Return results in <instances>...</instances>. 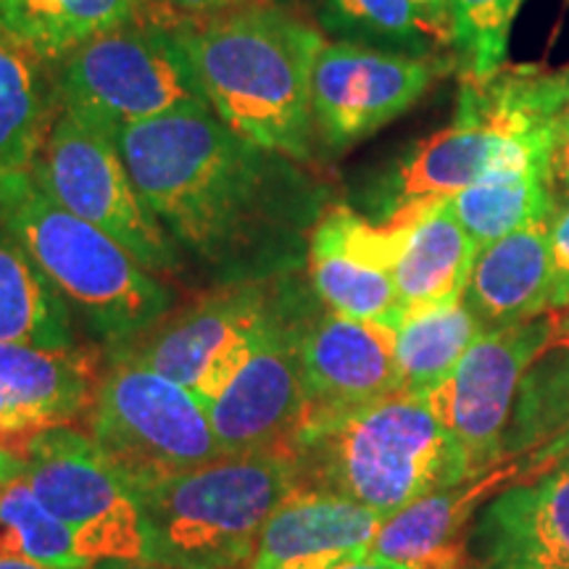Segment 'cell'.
Returning a JSON list of instances; mask_svg holds the SVG:
<instances>
[{
	"label": "cell",
	"instance_id": "38",
	"mask_svg": "<svg viewBox=\"0 0 569 569\" xmlns=\"http://www.w3.org/2000/svg\"><path fill=\"white\" fill-rule=\"evenodd\" d=\"M336 569H411L407 565H396V561H386V559H377V557H361L353 561H346Z\"/></svg>",
	"mask_w": 569,
	"mask_h": 569
},
{
	"label": "cell",
	"instance_id": "18",
	"mask_svg": "<svg viewBox=\"0 0 569 569\" xmlns=\"http://www.w3.org/2000/svg\"><path fill=\"white\" fill-rule=\"evenodd\" d=\"M382 522L343 496L296 488L267 519L248 569H336L369 557Z\"/></svg>",
	"mask_w": 569,
	"mask_h": 569
},
{
	"label": "cell",
	"instance_id": "32",
	"mask_svg": "<svg viewBox=\"0 0 569 569\" xmlns=\"http://www.w3.org/2000/svg\"><path fill=\"white\" fill-rule=\"evenodd\" d=\"M569 303V209L551 227V306Z\"/></svg>",
	"mask_w": 569,
	"mask_h": 569
},
{
	"label": "cell",
	"instance_id": "4",
	"mask_svg": "<svg viewBox=\"0 0 569 569\" xmlns=\"http://www.w3.org/2000/svg\"><path fill=\"white\" fill-rule=\"evenodd\" d=\"M0 224L32 256L92 338L124 343L169 315L174 290L122 243L63 209L30 172L0 174Z\"/></svg>",
	"mask_w": 569,
	"mask_h": 569
},
{
	"label": "cell",
	"instance_id": "12",
	"mask_svg": "<svg viewBox=\"0 0 569 569\" xmlns=\"http://www.w3.org/2000/svg\"><path fill=\"white\" fill-rule=\"evenodd\" d=\"M551 315L488 330L427 396L432 415L459 448L469 475L488 472L503 461V438L515 411L522 377L549 346Z\"/></svg>",
	"mask_w": 569,
	"mask_h": 569
},
{
	"label": "cell",
	"instance_id": "19",
	"mask_svg": "<svg viewBox=\"0 0 569 569\" xmlns=\"http://www.w3.org/2000/svg\"><path fill=\"white\" fill-rule=\"evenodd\" d=\"M501 138L478 113L459 103L457 119L446 130L419 140L382 180L377 190L382 219H422L436 206L451 201L490 167Z\"/></svg>",
	"mask_w": 569,
	"mask_h": 569
},
{
	"label": "cell",
	"instance_id": "6",
	"mask_svg": "<svg viewBox=\"0 0 569 569\" xmlns=\"http://www.w3.org/2000/svg\"><path fill=\"white\" fill-rule=\"evenodd\" d=\"M82 419L84 432L124 486L169 478L227 457L209 409L193 390L122 359H109Z\"/></svg>",
	"mask_w": 569,
	"mask_h": 569
},
{
	"label": "cell",
	"instance_id": "9",
	"mask_svg": "<svg viewBox=\"0 0 569 569\" xmlns=\"http://www.w3.org/2000/svg\"><path fill=\"white\" fill-rule=\"evenodd\" d=\"M13 448L21 478L71 530L82 557L146 561L138 503L88 432L51 425Z\"/></svg>",
	"mask_w": 569,
	"mask_h": 569
},
{
	"label": "cell",
	"instance_id": "27",
	"mask_svg": "<svg viewBox=\"0 0 569 569\" xmlns=\"http://www.w3.org/2000/svg\"><path fill=\"white\" fill-rule=\"evenodd\" d=\"M482 332L486 327L465 298L403 317L396 327V361L403 393L430 396Z\"/></svg>",
	"mask_w": 569,
	"mask_h": 569
},
{
	"label": "cell",
	"instance_id": "24",
	"mask_svg": "<svg viewBox=\"0 0 569 569\" xmlns=\"http://www.w3.org/2000/svg\"><path fill=\"white\" fill-rule=\"evenodd\" d=\"M0 340L74 348V315L32 256L0 224Z\"/></svg>",
	"mask_w": 569,
	"mask_h": 569
},
{
	"label": "cell",
	"instance_id": "23",
	"mask_svg": "<svg viewBox=\"0 0 569 569\" xmlns=\"http://www.w3.org/2000/svg\"><path fill=\"white\" fill-rule=\"evenodd\" d=\"M98 356L88 348H38L0 340V396L53 425L82 419L98 386Z\"/></svg>",
	"mask_w": 569,
	"mask_h": 569
},
{
	"label": "cell",
	"instance_id": "8",
	"mask_svg": "<svg viewBox=\"0 0 569 569\" xmlns=\"http://www.w3.org/2000/svg\"><path fill=\"white\" fill-rule=\"evenodd\" d=\"M30 174L42 193L111 234L153 274L182 269V253L134 188L117 127L61 106Z\"/></svg>",
	"mask_w": 569,
	"mask_h": 569
},
{
	"label": "cell",
	"instance_id": "1",
	"mask_svg": "<svg viewBox=\"0 0 569 569\" xmlns=\"http://www.w3.org/2000/svg\"><path fill=\"white\" fill-rule=\"evenodd\" d=\"M134 188L177 251L222 284L288 274L322 217L306 163L267 151L211 109L117 130Z\"/></svg>",
	"mask_w": 569,
	"mask_h": 569
},
{
	"label": "cell",
	"instance_id": "2",
	"mask_svg": "<svg viewBox=\"0 0 569 569\" xmlns=\"http://www.w3.org/2000/svg\"><path fill=\"white\" fill-rule=\"evenodd\" d=\"M177 32L227 127L267 151L311 161V71L325 42L309 24L269 6H238Z\"/></svg>",
	"mask_w": 569,
	"mask_h": 569
},
{
	"label": "cell",
	"instance_id": "37",
	"mask_svg": "<svg viewBox=\"0 0 569 569\" xmlns=\"http://www.w3.org/2000/svg\"><path fill=\"white\" fill-rule=\"evenodd\" d=\"M13 475H19V457H17V448L0 443V482L11 480Z\"/></svg>",
	"mask_w": 569,
	"mask_h": 569
},
{
	"label": "cell",
	"instance_id": "11",
	"mask_svg": "<svg viewBox=\"0 0 569 569\" xmlns=\"http://www.w3.org/2000/svg\"><path fill=\"white\" fill-rule=\"evenodd\" d=\"M298 296L277 282L274 303L246 365L209 409L224 453H290L303 425L306 388L298 356Z\"/></svg>",
	"mask_w": 569,
	"mask_h": 569
},
{
	"label": "cell",
	"instance_id": "34",
	"mask_svg": "<svg viewBox=\"0 0 569 569\" xmlns=\"http://www.w3.org/2000/svg\"><path fill=\"white\" fill-rule=\"evenodd\" d=\"M163 3L177 13H188V17H213V13L238 9L243 6V0H163Z\"/></svg>",
	"mask_w": 569,
	"mask_h": 569
},
{
	"label": "cell",
	"instance_id": "39",
	"mask_svg": "<svg viewBox=\"0 0 569 569\" xmlns=\"http://www.w3.org/2000/svg\"><path fill=\"white\" fill-rule=\"evenodd\" d=\"M0 569H53L40 565V561H30V559H21V557H0Z\"/></svg>",
	"mask_w": 569,
	"mask_h": 569
},
{
	"label": "cell",
	"instance_id": "25",
	"mask_svg": "<svg viewBox=\"0 0 569 569\" xmlns=\"http://www.w3.org/2000/svg\"><path fill=\"white\" fill-rule=\"evenodd\" d=\"M551 169L490 163L478 180L451 198V211L478 251L519 227L553 219Z\"/></svg>",
	"mask_w": 569,
	"mask_h": 569
},
{
	"label": "cell",
	"instance_id": "22",
	"mask_svg": "<svg viewBox=\"0 0 569 569\" xmlns=\"http://www.w3.org/2000/svg\"><path fill=\"white\" fill-rule=\"evenodd\" d=\"M478 253L451 203L427 211L411 230L393 269L403 317L461 301Z\"/></svg>",
	"mask_w": 569,
	"mask_h": 569
},
{
	"label": "cell",
	"instance_id": "31",
	"mask_svg": "<svg viewBox=\"0 0 569 569\" xmlns=\"http://www.w3.org/2000/svg\"><path fill=\"white\" fill-rule=\"evenodd\" d=\"M519 3L522 0H451L453 48L467 80H488L501 71Z\"/></svg>",
	"mask_w": 569,
	"mask_h": 569
},
{
	"label": "cell",
	"instance_id": "10",
	"mask_svg": "<svg viewBox=\"0 0 569 569\" xmlns=\"http://www.w3.org/2000/svg\"><path fill=\"white\" fill-rule=\"evenodd\" d=\"M274 290L277 284L267 280L222 284L113 346L111 359L153 369L209 403L246 365L272 311Z\"/></svg>",
	"mask_w": 569,
	"mask_h": 569
},
{
	"label": "cell",
	"instance_id": "21",
	"mask_svg": "<svg viewBox=\"0 0 569 569\" xmlns=\"http://www.w3.org/2000/svg\"><path fill=\"white\" fill-rule=\"evenodd\" d=\"M59 111L56 63L0 17V174L30 172Z\"/></svg>",
	"mask_w": 569,
	"mask_h": 569
},
{
	"label": "cell",
	"instance_id": "33",
	"mask_svg": "<svg viewBox=\"0 0 569 569\" xmlns=\"http://www.w3.org/2000/svg\"><path fill=\"white\" fill-rule=\"evenodd\" d=\"M51 419H46L38 411L21 407V403L11 401V398L0 396V443L17 446L19 440L30 438L32 432L46 430L51 427Z\"/></svg>",
	"mask_w": 569,
	"mask_h": 569
},
{
	"label": "cell",
	"instance_id": "20",
	"mask_svg": "<svg viewBox=\"0 0 569 569\" xmlns=\"http://www.w3.org/2000/svg\"><path fill=\"white\" fill-rule=\"evenodd\" d=\"M540 219L482 248L465 301L488 330L528 322L551 306V227Z\"/></svg>",
	"mask_w": 569,
	"mask_h": 569
},
{
	"label": "cell",
	"instance_id": "7",
	"mask_svg": "<svg viewBox=\"0 0 569 569\" xmlns=\"http://www.w3.org/2000/svg\"><path fill=\"white\" fill-rule=\"evenodd\" d=\"M63 109L111 127L211 109L177 27L146 13L96 34L56 63Z\"/></svg>",
	"mask_w": 569,
	"mask_h": 569
},
{
	"label": "cell",
	"instance_id": "3",
	"mask_svg": "<svg viewBox=\"0 0 569 569\" xmlns=\"http://www.w3.org/2000/svg\"><path fill=\"white\" fill-rule=\"evenodd\" d=\"M290 459L298 488L343 496L386 519L430 490L472 478L427 398L403 390L303 425Z\"/></svg>",
	"mask_w": 569,
	"mask_h": 569
},
{
	"label": "cell",
	"instance_id": "29",
	"mask_svg": "<svg viewBox=\"0 0 569 569\" xmlns=\"http://www.w3.org/2000/svg\"><path fill=\"white\" fill-rule=\"evenodd\" d=\"M503 453H530L569 436V343L549 340L519 386Z\"/></svg>",
	"mask_w": 569,
	"mask_h": 569
},
{
	"label": "cell",
	"instance_id": "5",
	"mask_svg": "<svg viewBox=\"0 0 569 569\" xmlns=\"http://www.w3.org/2000/svg\"><path fill=\"white\" fill-rule=\"evenodd\" d=\"M146 561L169 569H238L251 561L274 509L298 488L290 453H227L134 482Z\"/></svg>",
	"mask_w": 569,
	"mask_h": 569
},
{
	"label": "cell",
	"instance_id": "15",
	"mask_svg": "<svg viewBox=\"0 0 569 569\" xmlns=\"http://www.w3.org/2000/svg\"><path fill=\"white\" fill-rule=\"evenodd\" d=\"M298 356L306 388L303 425L343 417L401 390L396 330L298 306ZM301 425V427H303Z\"/></svg>",
	"mask_w": 569,
	"mask_h": 569
},
{
	"label": "cell",
	"instance_id": "14",
	"mask_svg": "<svg viewBox=\"0 0 569 569\" xmlns=\"http://www.w3.org/2000/svg\"><path fill=\"white\" fill-rule=\"evenodd\" d=\"M409 219L369 222L346 206L325 209L309 238L311 288L336 315L396 327L403 309L393 269L411 230Z\"/></svg>",
	"mask_w": 569,
	"mask_h": 569
},
{
	"label": "cell",
	"instance_id": "16",
	"mask_svg": "<svg viewBox=\"0 0 569 569\" xmlns=\"http://www.w3.org/2000/svg\"><path fill=\"white\" fill-rule=\"evenodd\" d=\"M567 453V440H557L538 451L522 453V459L507 457V461L488 472L430 490L382 522L369 557L396 561L411 569H461V559H465L461 530L475 509L490 493L507 490L503 488L507 482H517L519 478L528 480L530 475L546 472Z\"/></svg>",
	"mask_w": 569,
	"mask_h": 569
},
{
	"label": "cell",
	"instance_id": "30",
	"mask_svg": "<svg viewBox=\"0 0 569 569\" xmlns=\"http://www.w3.org/2000/svg\"><path fill=\"white\" fill-rule=\"evenodd\" d=\"M0 557H21L53 569H90L71 530L32 493L27 480L13 475L0 482Z\"/></svg>",
	"mask_w": 569,
	"mask_h": 569
},
{
	"label": "cell",
	"instance_id": "17",
	"mask_svg": "<svg viewBox=\"0 0 569 569\" xmlns=\"http://www.w3.org/2000/svg\"><path fill=\"white\" fill-rule=\"evenodd\" d=\"M469 546L482 569H569V453L540 480L501 490Z\"/></svg>",
	"mask_w": 569,
	"mask_h": 569
},
{
	"label": "cell",
	"instance_id": "26",
	"mask_svg": "<svg viewBox=\"0 0 569 569\" xmlns=\"http://www.w3.org/2000/svg\"><path fill=\"white\" fill-rule=\"evenodd\" d=\"M325 24L346 42L422 59L453 46V19L427 0H327Z\"/></svg>",
	"mask_w": 569,
	"mask_h": 569
},
{
	"label": "cell",
	"instance_id": "13",
	"mask_svg": "<svg viewBox=\"0 0 569 569\" xmlns=\"http://www.w3.org/2000/svg\"><path fill=\"white\" fill-rule=\"evenodd\" d=\"M440 71V59L325 42L311 71L317 142L332 153L356 146L409 111Z\"/></svg>",
	"mask_w": 569,
	"mask_h": 569
},
{
	"label": "cell",
	"instance_id": "36",
	"mask_svg": "<svg viewBox=\"0 0 569 569\" xmlns=\"http://www.w3.org/2000/svg\"><path fill=\"white\" fill-rule=\"evenodd\" d=\"M90 569H169V567L153 565V561H142V559H98L92 561Z\"/></svg>",
	"mask_w": 569,
	"mask_h": 569
},
{
	"label": "cell",
	"instance_id": "28",
	"mask_svg": "<svg viewBox=\"0 0 569 569\" xmlns=\"http://www.w3.org/2000/svg\"><path fill=\"white\" fill-rule=\"evenodd\" d=\"M148 0H0V17L34 51L59 63L82 42L146 13Z\"/></svg>",
	"mask_w": 569,
	"mask_h": 569
},
{
	"label": "cell",
	"instance_id": "35",
	"mask_svg": "<svg viewBox=\"0 0 569 569\" xmlns=\"http://www.w3.org/2000/svg\"><path fill=\"white\" fill-rule=\"evenodd\" d=\"M553 172L569 184V106L565 113V122H561V142H559L557 159H553Z\"/></svg>",
	"mask_w": 569,
	"mask_h": 569
}]
</instances>
